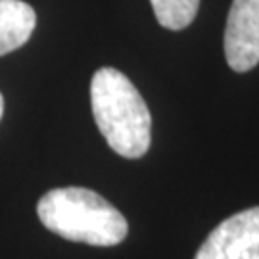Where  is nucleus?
I'll use <instances>...</instances> for the list:
<instances>
[{"mask_svg": "<svg viewBox=\"0 0 259 259\" xmlns=\"http://www.w3.org/2000/svg\"><path fill=\"white\" fill-rule=\"evenodd\" d=\"M93 115L110 148L139 159L150 148L152 115L129 77L113 67H100L91 81Z\"/></svg>", "mask_w": 259, "mask_h": 259, "instance_id": "obj_1", "label": "nucleus"}, {"mask_svg": "<svg viewBox=\"0 0 259 259\" xmlns=\"http://www.w3.org/2000/svg\"><path fill=\"white\" fill-rule=\"evenodd\" d=\"M37 213L48 231L89 246H117L129 225L117 207L94 190L81 186L54 188L38 200Z\"/></svg>", "mask_w": 259, "mask_h": 259, "instance_id": "obj_2", "label": "nucleus"}, {"mask_svg": "<svg viewBox=\"0 0 259 259\" xmlns=\"http://www.w3.org/2000/svg\"><path fill=\"white\" fill-rule=\"evenodd\" d=\"M194 259H259V205L213 229Z\"/></svg>", "mask_w": 259, "mask_h": 259, "instance_id": "obj_3", "label": "nucleus"}, {"mask_svg": "<svg viewBox=\"0 0 259 259\" xmlns=\"http://www.w3.org/2000/svg\"><path fill=\"white\" fill-rule=\"evenodd\" d=\"M225 58L236 73L259 64V0H232L225 27Z\"/></svg>", "mask_w": 259, "mask_h": 259, "instance_id": "obj_4", "label": "nucleus"}, {"mask_svg": "<svg viewBox=\"0 0 259 259\" xmlns=\"http://www.w3.org/2000/svg\"><path fill=\"white\" fill-rule=\"evenodd\" d=\"M37 14L27 2L0 0V56L21 48L33 35Z\"/></svg>", "mask_w": 259, "mask_h": 259, "instance_id": "obj_5", "label": "nucleus"}, {"mask_svg": "<svg viewBox=\"0 0 259 259\" xmlns=\"http://www.w3.org/2000/svg\"><path fill=\"white\" fill-rule=\"evenodd\" d=\"M157 23L171 31H181L194 21L200 0H150Z\"/></svg>", "mask_w": 259, "mask_h": 259, "instance_id": "obj_6", "label": "nucleus"}, {"mask_svg": "<svg viewBox=\"0 0 259 259\" xmlns=\"http://www.w3.org/2000/svg\"><path fill=\"white\" fill-rule=\"evenodd\" d=\"M2 113H4V98L0 94V119H2Z\"/></svg>", "mask_w": 259, "mask_h": 259, "instance_id": "obj_7", "label": "nucleus"}]
</instances>
